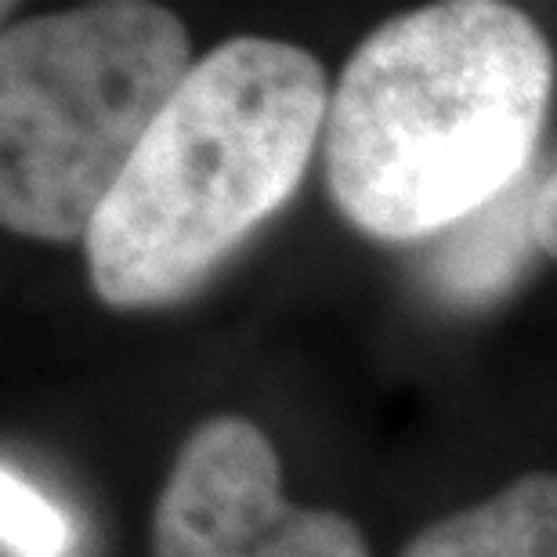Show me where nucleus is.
Wrapping results in <instances>:
<instances>
[{
  "label": "nucleus",
  "instance_id": "obj_3",
  "mask_svg": "<svg viewBox=\"0 0 557 557\" xmlns=\"http://www.w3.org/2000/svg\"><path fill=\"white\" fill-rule=\"evenodd\" d=\"M193 70L188 29L145 0L22 18L0 40V221L84 243L131 156Z\"/></svg>",
  "mask_w": 557,
  "mask_h": 557
},
{
  "label": "nucleus",
  "instance_id": "obj_5",
  "mask_svg": "<svg viewBox=\"0 0 557 557\" xmlns=\"http://www.w3.org/2000/svg\"><path fill=\"white\" fill-rule=\"evenodd\" d=\"M398 557H557V474L532 471L420 529Z\"/></svg>",
  "mask_w": 557,
  "mask_h": 557
},
{
  "label": "nucleus",
  "instance_id": "obj_2",
  "mask_svg": "<svg viewBox=\"0 0 557 557\" xmlns=\"http://www.w3.org/2000/svg\"><path fill=\"white\" fill-rule=\"evenodd\" d=\"M326 70L286 40L236 37L199 59L84 239L106 308H166L297 193L330 113Z\"/></svg>",
  "mask_w": 557,
  "mask_h": 557
},
{
  "label": "nucleus",
  "instance_id": "obj_7",
  "mask_svg": "<svg viewBox=\"0 0 557 557\" xmlns=\"http://www.w3.org/2000/svg\"><path fill=\"white\" fill-rule=\"evenodd\" d=\"M529 236L543 253H550L557 261V152L529 199Z\"/></svg>",
  "mask_w": 557,
  "mask_h": 557
},
{
  "label": "nucleus",
  "instance_id": "obj_1",
  "mask_svg": "<svg viewBox=\"0 0 557 557\" xmlns=\"http://www.w3.org/2000/svg\"><path fill=\"white\" fill-rule=\"evenodd\" d=\"M554 91L525 11L442 0L387 18L333 87L322 156L333 207L376 243H420L515 193Z\"/></svg>",
  "mask_w": 557,
  "mask_h": 557
},
{
  "label": "nucleus",
  "instance_id": "obj_6",
  "mask_svg": "<svg viewBox=\"0 0 557 557\" xmlns=\"http://www.w3.org/2000/svg\"><path fill=\"white\" fill-rule=\"evenodd\" d=\"M0 532L4 557H73L76 550L73 518L11 463L0 478Z\"/></svg>",
  "mask_w": 557,
  "mask_h": 557
},
{
  "label": "nucleus",
  "instance_id": "obj_4",
  "mask_svg": "<svg viewBox=\"0 0 557 557\" xmlns=\"http://www.w3.org/2000/svg\"><path fill=\"white\" fill-rule=\"evenodd\" d=\"M152 557H373L337 510L283 493L275 445L247 417H210L177 449L152 510Z\"/></svg>",
  "mask_w": 557,
  "mask_h": 557
}]
</instances>
